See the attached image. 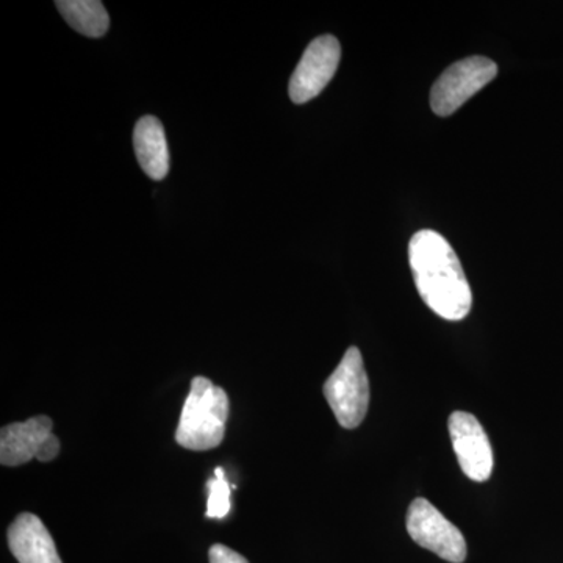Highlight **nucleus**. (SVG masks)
<instances>
[{
    "label": "nucleus",
    "instance_id": "nucleus-6",
    "mask_svg": "<svg viewBox=\"0 0 563 563\" xmlns=\"http://www.w3.org/2000/svg\"><path fill=\"white\" fill-rule=\"evenodd\" d=\"M49 417H35L2 428L0 433V462L5 466H20L38 459L51 462L60 453V442L52 432Z\"/></svg>",
    "mask_w": 563,
    "mask_h": 563
},
{
    "label": "nucleus",
    "instance_id": "nucleus-9",
    "mask_svg": "<svg viewBox=\"0 0 563 563\" xmlns=\"http://www.w3.org/2000/svg\"><path fill=\"white\" fill-rule=\"evenodd\" d=\"M10 551L20 563H62L54 539L36 515L21 514L9 529Z\"/></svg>",
    "mask_w": 563,
    "mask_h": 563
},
{
    "label": "nucleus",
    "instance_id": "nucleus-3",
    "mask_svg": "<svg viewBox=\"0 0 563 563\" xmlns=\"http://www.w3.org/2000/svg\"><path fill=\"white\" fill-rule=\"evenodd\" d=\"M322 391L342 428L355 429L362 424L368 412L369 383L358 347L346 351Z\"/></svg>",
    "mask_w": 563,
    "mask_h": 563
},
{
    "label": "nucleus",
    "instance_id": "nucleus-7",
    "mask_svg": "<svg viewBox=\"0 0 563 563\" xmlns=\"http://www.w3.org/2000/svg\"><path fill=\"white\" fill-rule=\"evenodd\" d=\"M340 57H342V47L335 36L322 35L313 40L292 73L290 87H288L291 101L306 103L321 95L335 76Z\"/></svg>",
    "mask_w": 563,
    "mask_h": 563
},
{
    "label": "nucleus",
    "instance_id": "nucleus-8",
    "mask_svg": "<svg viewBox=\"0 0 563 563\" xmlns=\"http://www.w3.org/2000/svg\"><path fill=\"white\" fill-rule=\"evenodd\" d=\"M450 435L462 472L476 483H485L493 472V451L481 422L472 413L454 412Z\"/></svg>",
    "mask_w": 563,
    "mask_h": 563
},
{
    "label": "nucleus",
    "instance_id": "nucleus-5",
    "mask_svg": "<svg viewBox=\"0 0 563 563\" xmlns=\"http://www.w3.org/2000/svg\"><path fill=\"white\" fill-rule=\"evenodd\" d=\"M407 531L415 543L432 551L443 561L462 563L466 559V542L462 532L428 499L417 498L410 504Z\"/></svg>",
    "mask_w": 563,
    "mask_h": 563
},
{
    "label": "nucleus",
    "instance_id": "nucleus-1",
    "mask_svg": "<svg viewBox=\"0 0 563 563\" xmlns=\"http://www.w3.org/2000/svg\"><path fill=\"white\" fill-rule=\"evenodd\" d=\"M415 285L429 309L448 321L468 317L472 288L451 244L435 231L415 233L409 244Z\"/></svg>",
    "mask_w": 563,
    "mask_h": 563
},
{
    "label": "nucleus",
    "instance_id": "nucleus-10",
    "mask_svg": "<svg viewBox=\"0 0 563 563\" xmlns=\"http://www.w3.org/2000/svg\"><path fill=\"white\" fill-rule=\"evenodd\" d=\"M133 146L141 169L152 180H163L169 172V151L165 129L155 117L141 118L133 133Z\"/></svg>",
    "mask_w": 563,
    "mask_h": 563
},
{
    "label": "nucleus",
    "instance_id": "nucleus-11",
    "mask_svg": "<svg viewBox=\"0 0 563 563\" xmlns=\"http://www.w3.org/2000/svg\"><path fill=\"white\" fill-rule=\"evenodd\" d=\"M55 5L63 20L81 35L101 38L109 32L110 18L101 0H58Z\"/></svg>",
    "mask_w": 563,
    "mask_h": 563
},
{
    "label": "nucleus",
    "instance_id": "nucleus-13",
    "mask_svg": "<svg viewBox=\"0 0 563 563\" xmlns=\"http://www.w3.org/2000/svg\"><path fill=\"white\" fill-rule=\"evenodd\" d=\"M210 563H250L242 554L224 547V544H213L210 548Z\"/></svg>",
    "mask_w": 563,
    "mask_h": 563
},
{
    "label": "nucleus",
    "instance_id": "nucleus-2",
    "mask_svg": "<svg viewBox=\"0 0 563 563\" xmlns=\"http://www.w3.org/2000/svg\"><path fill=\"white\" fill-rule=\"evenodd\" d=\"M228 393L207 377H195L191 390L181 409L176 442L185 450L209 451L224 440L229 418Z\"/></svg>",
    "mask_w": 563,
    "mask_h": 563
},
{
    "label": "nucleus",
    "instance_id": "nucleus-4",
    "mask_svg": "<svg viewBox=\"0 0 563 563\" xmlns=\"http://www.w3.org/2000/svg\"><path fill=\"white\" fill-rule=\"evenodd\" d=\"M498 76V66L487 57H468L454 63L437 79L431 107L439 117H450Z\"/></svg>",
    "mask_w": 563,
    "mask_h": 563
},
{
    "label": "nucleus",
    "instance_id": "nucleus-12",
    "mask_svg": "<svg viewBox=\"0 0 563 563\" xmlns=\"http://www.w3.org/2000/svg\"><path fill=\"white\" fill-rule=\"evenodd\" d=\"M209 488V501H207V517L221 520L231 512V485L225 479L222 468L214 470L213 479L207 484Z\"/></svg>",
    "mask_w": 563,
    "mask_h": 563
}]
</instances>
